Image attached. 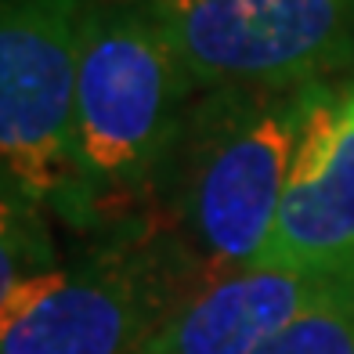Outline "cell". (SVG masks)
Here are the masks:
<instances>
[{
	"label": "cell",
	"mask_w": 354,
	"mask_h": 354,
	"mask_svg": "<svg viewBox=\"0 0 354 354\" xmlns=\"http://www.w3.org/2000/svg\"><path fill=\"white\" fill-rule=\"evenodd\" d=\"M308 87H217L188 105L145 224L196 293L261 257L293 170Z\"/></svg>",
	"instance_id": "1"
},
{
	"label": "cell",
	"mask_w": 354,
	"mask_h": 354,
	"mask_svg": "<svg viewBox=\"0 0 354 354\" xmlns=\"http://www.w3.org/2000/svg\"><path fill=\"white\" fill-rule=\"evenodd\" d=\"M192 94L152 0H91L76 73L80 232L149 217Z\"/></svg>",
	"instance_id": "2"
},
{
	"label": "cell",
	"mask_w": 354,
	"mask_h": 354,
	"mask_svg": "<svg viewBox=\"0 0 354 354\" xmlns=\"http://www.w3.org/2000/svg\"><path fill=\"white\" fill-rule=\"evenodd\" d=\"M192 293L177 257L138 221L73 264L0 286V354H138Z\"/></svg>",
	"instance_id": "3"
},
{
	"label": "cell",
	"mask_w": 354,
	"mask_h": 354,
	"mask_svg": "<svg viewBox=\"0 0 354 354\" xmlns=\"http://www.w3.org/2000/svg\"><path fill=\"white\" fill-rule=\"evenodd\" d=\"M91 0H4L0 156L4 203L76 228V73Z\"/></svg>",
	"instance_id": "4"
},
{
	"label": "cell",
	"mask_w": 354,
	"mask_h": 354,
	"mask_svg": "<svg viewBox=\"0 0 354 354\" xmlns=\"http://www.w3.org/2000/svg\"><path fill=\"white\" fill-rule=\"evenodd\" d=\"M196 91L300 87L354 55V0H152Z\"/></svg>",
	"instance_id": "5"
},
{
	"label": "cell",
	"mask_w": 354,
	"mask_h": 354,
	"mask_svg": "<svg viewBox=\"0 0 354 354\" xmlns=\"http://www.w3.org/2000/svg\"><path fill=\"white\" fill-rule=\"evenodd\" d=\"M354 261V84L315 80L271 235L253 268H336Z\"/></svg>",
	"instance_id": "6"
},
{
	"label": "cell",
	"mask_w": 354,
	"mask_h": 354,
	"mask_svg": "<svg viewBox=\"0 0 354 354\" xmlns=\"http://www.w3.org/2000/svg\"><path fill=\"white\" fill-rule=\"evenodd\" d=\"M336 268H246L203 286L138 354H253L344 279Z\"/></svg>",
	"instance_id": "7"
},
{
	"label": "cell",
	"mask_w": 354,
	"mask_h": 354,
	"mask_svg": "<svg viewBox=\"0 0 354 354\" xmlns=\"http://www.w3.org/2000/svg\"><path fill=\"white\" fill-rule=\"evenodd\" d=\"M253 354H354V261L326 297Z\"/></svg>",
	"instance_id": "8"
}]
</instances>
